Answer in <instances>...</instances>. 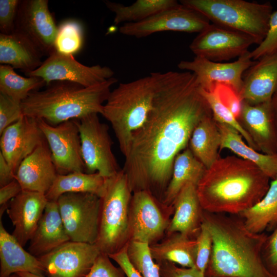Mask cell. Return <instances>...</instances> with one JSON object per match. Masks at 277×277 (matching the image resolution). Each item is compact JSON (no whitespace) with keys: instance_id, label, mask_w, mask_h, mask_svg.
Returning <instances> with one entry per match:
<instances>
[{"instance_id":"1","label":"cell","mask_w":277,"mask_h":277,"mask_svg":"<svg viewBox=\"0 0 277 277\" xmlns=\"http://www.w3.org/2000/svg\"><path fill=\"white\" fill-rule=\"evenodd\" d=\"M211 116L194 73L157 72L151 108L132 134L122 169L132 191H156L163 198L176 156L187 148L197 125Z\"/></svg>"},{"instance_id":"2","label":"cell","mask_w":277,"mask_h":277,"mask_svg":"<svg viewBox=\"0 0 277 277\" xmlns=\"http://www.w3.org/2000/svg\"><path fill=\"white\" fill-rule=\"evenodd\" d=\"M202 222L212 240L206 277H277L263 260L265 232H251L238 215L204 211Z\"/></svg>"},{"instance_id":"3","label":"cell","mask_w":277,"mask_h":277,"mask_svg":"<svg viewBox=\"0 0 277 277\" xmlns=\"http://www.w3.org/2000/svg\"><path fill=\"white\" fill-rule=\"evenodd\" d=\"M270 178L255 164L233 155L219 159L196 186L204 211L239 215L265 196Z\"/></svg>"},{"instance_id":"4","label":"cell","mask_w":277,"mask_h":277,"mask_svg":"<svg viewBox=\"0 0 277 277\" xmlns=\"http://www.w3.org/2000/svg\"><path fill=\"white\" fill-rule=\"evenodd\" d=\"M117 81L113 77L88 87L67 81L53 82L43 90L31 92L22 102L23 114L57 125L92 113L101 114L111 88Z\"/></svg>"},{"instance_id":"5","label":"cell","mask_w":277,"mask_h":277,"mask_svg":"<svg viewBox=\"0 0 277 277\" xmlns=\"http://www.w3.org/2000/svg\"><path fill=\"white\" fill-rule=\"evenodd\" d=\"M157 83V72L119 84L111 90L101 114L111 125L125 157L133 132L145 122L151 108Z\"/></svg>"},{"instance_id":"6","label":"cell","mask_w":277,"mask_h":277,"mask_svg":"<svg viewBox=\"0 0 277 277\" xmlns=\"http://www.w3.org/2000/svg\"><path fill=\"white\" fill-rule=\"evenodd\" d=\"M209 22L250 35L260 45L267 33L273 11L269 2L244 0H181Z\"/></svg>"},{"instance_id":"7","label":"cell","mask_w":277,"mask_h":277,"mask_svg":"<svg viewBox=\"0 0 277 277\" xmlns=\"http://www.w3.org/2000/svg\"><path fill=\"white\" fill-rule=\"evenodd\" d=\"M132 190L122 169L106 179L101 199L99 228L95 243L102 253H114L129 242Z\"/></svg>"},{"instance_id":"8","label":"cell","mask_w":277,"mask_h":277,"mask_svg":"<svg viewBox=\"0 0 277 277\" xmlns=\"http://www.w3.org/2000/svg\"><path fill=\"white\" fill-rule=\"evenodd\" d=\"M86 172H98L105 179L121 170L112 151V141L107 124L101 123L97 113L76 120Z\"/></svg>"},{"instance_id":"9","label":"cell","mask_w":277,"mask_h":277,"mask_svg":"<svg viewBox=\"0 0 277 277\" xmlns=\"http://www.w3.org/2000/svg\"><path fill=\"white\" fill-rule=\"evenodd\" d=\"M70 241L95 244L99 228L100 197L90 193H67L57 200Z\"/></svg>"},{"instance_id":"10","label":"cell","mask_w":277,"mask_h":277,"mask_svg":"<svg viewBox=\"0 0 277 277\" xmlns=\"http://www.w3.org/2000/svg\"><path fill=\"white\" fill-rule=\"evenodd\" d=\"M37 120L50 150L57 174L86 172L76 120L57 125H50L43 119Z\"/></svg>"},{"instance_id":"11","label":"cell","mask_w":277,"mask_h":277,"mask_svg":"<svg viewBox=\"0 0 277 277\" xmlns=\"http://www.w3.org/2000/svg\"><path fill=\"white\" fill-rule=\"evenodd\" d=\"M210 24L198 12L180 3L142 21L123 24L119 31L127 36L141 38L162 31L199 33Z\"/></svg>"},{"instance_id":"12","label":"cell","mask_w":277,"mask_h":277,"mask_svg":"<svg viewBox=\"0 0 277 277\" xmlns=\"http://www.w3.org/2000/svg\"><path fill=\"white\" fill-rule=\"evenodd\" d=\"M114 74L109 67L86 66L76 61L73 55L54 51L37 69L25 75L40 77L46 85L55 81H67L88 87L106 81L113 77Z\"/></svg>"},{"instance_id":"13","label":"cell","mask_w":277,"mask_h":277,"mask_svg":"<svg viewBox=\"0 0 277 277\" xmlns=\"http://www.w3.org/2000/svg\"><path fill=\"white\" fill-rule=\"evenodd\" d=\"M254 44L258 43L250 35L212 23L198 34L189 48L195 56L218 62L239 57Z\"/></svg>"},{"instance_id":"14","label":"cell","mask_w":277,"mask_h":277,"mask_svg":"<svg viewBox=\"0 0 277 277\" xmlns=\"http://www.w3.org/2000/svg\"><path fill=\"white\" fill-rule=\"evenodd\" d=\"M48 0H23L15 22V31L32 42L44 55L54 50L58 26L50 11Z\"/></svg>"},{"instance_id":"15","label":"cell","mask_w":277,"mask_h":277,"mask_svg":"<svg viewBox=\"0 0 277 277\" xmlns=\"http://www.w3.org/2000/svg\"><path fill=\"white\" fill-rule=\"evenodd\" d=\"M250 51L233 62L220 63L195 56L192 61H182L178 68L194 73L203 89L211 91L216 84L231 87L239 94L243 84V74L256 61L252 60Z\"/></svg>"},{"instance_id":"16","label":"cell","mask_w":277,"mask_h":277,"mask_svg":"<svg viewBox=\"0 0 277 277\" xmlns=\"http://www.w3.org/2000/svg\"><path fill=\"white\" fill-rule=\"evenodd\" d=\"M101 252L95 244L70 241L38 259L49 277H85Z\"/></svg>"},{"instance_id":"17","label":"cell","mask_w":277,"mask_h":277,"mask_svg":"<svg viewBox=\"0 0 277 277\" xmlns=\"http://www.w3.org/2000/svg\"><path fill=\"white\" fill-rule=\"evenodd\" d=\"M168 226L152 194L146 190L134 192L130 205L129 241L150 245Z\"/></svg>"},{"instance_id":"18","label":"cell","mask_w":277,"mask_h":277,"mask_svg":"<svg viewBox=\"0 0 277 277\" xmlns=\"http://www.w3.org/2000/svg\"><path fill=\"white\" fill-rule=\"evenodd\" d=\"M0 135V152L15 173L21 162L45 140L37 119L24 115Z\"/></svg>"},{"instance_id":"19","label":"cell","mask_w":277,"mask_h":277,"mask_svg":"<svg viewBox=\"0 0 277 277\" xmlns=\"http://www.w3.org/2000/svg\"><path fill=\"white\" fill-rule=\"evenodd\" d=\"M270 102L251 105L243 101L238 118L258 150L266 154L277 153V125Z\"/></svg>"},{"instance_id":"20","label":"cell","mask_w":277,"mask_h":277,"mask_svg":"<svg viewBox=\"0 0 277 277\" xmlns=\"http://www.w3.org/2000/svg\"><path fill=\"white\" fill-rule=\"evenodd\" d=\"M48 201L44 193L22 190L9 203L6 211L14 226L12 234L23 247L32 236Z\"/></svg>"},{"instance_id":"21","label":"cell","mask_w":277,"mask_h":277,"mask_svg":"<svg viewBox=\"0 0 277 277\" xmlns=\"http://www.w3.org/2000/svg\"><path fill=\"white\" fill-rule=\"evenodd\" d=\"M246 72L240 100L251 105L270 101L277 89V51L259 58Z\"/></svg>"},{"instance_id":"22","label":"cell","mask_w":277,"mask_h":277,"mask_svg":"<svg viewBox=\"0 0 277 277\" xmlns=\"http://www.w3.org/2000/svg\"><path fill=\"white\" fill-rule=\"evenodd\" d=\"M57 174L45 140L21 162L15 173V180L23 190L46 194Z\"/></svg>"},{"instance_id":"23","label":"cell","mask_w":277,"mask_h":277,"mask_svg":"<svg viewBox=\"0 0 277 277\" xmlns=\"http://www.w3.org/2000/svg\"><path fill=\"white\" fill-rule=\"evenodd\" d=\"M70 241L63 223L57 201H48L29 241V252L38 258Z\"/></svg>"},{"instance_id":"24","label":"cell","mask_w":277,"mask_h":277,"mask_svg":"<svg viewBox=\"0 0 277 277\" xmlns=\"http://www.w3.org/2000/svg\"><path fill=\"white\" fill-rule=\"evenodd\" d=\"M173 204L174 213L169 224L168 231L195 238L193 236H196L200 231L204 211L197 195L196 185L191 182L186 184Z\"/></svg>"},{"instance_id":"25","label":"cell","mask_w":277,"mask_h":277,"mask_svg":"<svg viewBox=\"0 0 277 277\" xmlns=\"http://www.w3.org/2000/svg\"><path fill=\"white\" fill-rule=\"evenodd\" d=\"M0 277H9L18 272L44 276L45 268L38 258L26 251L10 234L0 220Z\"/></svg>"},{"instance_id":"26","label":"cell","mask_w":277,"mask_h":277,"mask_svg":"<svg viewBox=\"0 0 277 277\" xmlns=\"http://www.w3.org/2000/svg\"><path fill=\"white\" fill-rule=\"evenodd\" d=\"M44 55L28 38L14 30L9 34L0 33V63L18 69L25 74L37 69Z\"/></svg>"},{"instance_id":"27","label":"cell","mask_w":277,"mask_h":277,"mask_svg":"<svg viewBox=\"0 0 277 277\" xmlns=\"http://www.w3.org/2000/svg\"><path fill=\"white\" fill-rule=\"evenodd\" d=\"M216 124L221 135L220 151L229 149L239 157L255 164L271 180L277 179V153H260L246 144L235 129L218 122Z\"/></svg>"},{"instance_id":"28","label":"cell","mask_w":277,"mask_h":277,"mask_svg":"<svg viewBox=\"0 0 277 277\" xmlns=\"http://www.w3.org/2000/svg\"><path fill=\"white\" fill-rule=\"evenodd\" d=\"M206 170L189 147L179 153L174 161L171 178L164 194L163 203L173 204L179 192L188 183L197 186Z\"/></svg>"},{"instance_id":"29","label":"cell","mask_w":277,"mask_h":277,"mask_svg":"<svg viewBox=\"0 0 277 277\" xmlns=\"http://www.w3.org/2000/svg\"><path fill=\"white\" fill-rule=\"evenodd\" d=\"M106 179L98 172H74L57 174L51 187L45 194L48 201H57L67 193H90L100 197L102 195Z\"/></svg>"},{"instance_id":"30","label":"cell","mask_w":277,"mask_h":277,"mask_svg":"<svg viewBox=\"0 0 277 277\" xmlns=\"http://www.w3.org/2000/svg\"><path fill=\"white\" fill-rule=\"evenodd\" d=\"M238 215L251 232L272 231L277 226V179L271 180L260 201Z\"/></svg>"},{"instance_id":"31","label":"cell","mask_w":277,"mask_h":277,"mask_svg":"<svg viewBox=\"0 0 277 277\" xmlns=\"http://www.w3.org/2000/svg\"><path fill=\"white\" fill-rule=\"evenodd\" d=\"M221 135L213 116L203 119L193 130L189 148L194 156L206 168L218 159Z\"/></svg>"},{"instance_id":"32","label":"cell","mask_w":277,"mask_h":277,"mask_svg":"<svg viewBox=\"0 0 277 277\" xmlns=\"http://www.w3.org/2000/svg\"><path fill=\"white\" fill-rule=\"evenodd\" d=\"M195 238L173 233L163 242L150 245L152 256L158 262H168L185 268L196 267Z\"/></svg>"},{"instance_id":"33","label":"cell","mask_w":277,"mask_h":277,"mask_svg":"<svg viewBox=\"0 0 277 277\" xmlns=\"http://www.w3.org/2000/svg\"><path fill=\"white\" fill-rule=\"evenodd\" d=\"M105 4L114 13L113 23L117 25L142 21L180 3L175 0H137L129 6L109 1H105Z\"/></svg>"},{"instance_id":"34","label":"cell","mask_w":277,"mask_h":277,"mask_svg":"<svg viewBox=\"0 0 277 277\" xmlns=\"http://www.w3.org/2000/svg\"><path fill=\"white\" fill-rule=\"evenodd\" d=\"M46 85L45 82L36 76L23 77L17 74L8 65H0V93L22 102L32 91Z\"/></svg>"},{"instance_id":"35","label":"cell","mask_w":277,"mask_h":277,"mask_svg":"<svg viewBox=\"0 0 277 277\" xmlns=\"http://www.w3.org/2000/svg\"><path fill=\"white\" fill-rule=\"evenodd\" d=\"M83 39L81 24L73 19L65 21L58 26L54 50L62 54L73 55L81 49Z\"/></svg>"},{"instance_id":"36","label":"cell","mask_w":277,"mask_h":277,"mask_svg":"<svg viewBox=\"0 0 277 277\" xmlns=\"http://www.w3.org/2000/svg\"><path fill=\"white\" fill-rule=\"evenodd\" d=\"M127 245L129 259L143 277H161L160 266L154 262L149 244L130 241Z\"/></svg>"},{"instance_id":"37","label":"cell","mask_w":277,"mask_h":277,"mask_svg":"<svg viewBox=\"0 0 277 277\" xmlns=\"http://www.w3.org/2000/svg\"><path fill=\"white\" fill-rule=\"evenodd\" d=\"M201 92L210 107L214 120L216 122L229 125L235 129L245 139L249 146L259 151L248 133L242 127L231 111L222 103L216 93L213 91H206L202 88Z\"/></svg>"},{"instance_id":"38","label":"cell","mask_w":277,"mask_h":277,"mask_svg":"<svg viewBox=\"0 0 277 277\" xmlns=\"http://www.w3.org/2000/svg\"><path fill=\"white\" fill-rule=\"evenodd\" d=\"M195 239V267L205 274L211 254L212 240L209 230L203 222Z\"/></svg>"},{"instance_id":"39","label":"cell","mask_w":277,"mask_h":277,"mask_svg":"<svg viewBox=\"0 0 277 277\" xmlns=\"http://www.w3.org/2000/svg\"><path fill=\"white\" fill-rule=\"evenodd\" d=\"M21 103L0 93V134L23 115Z\"/></svg>"},{"instance_id":"40","label":"cell","mask_w":277,"mask_h":277,"mask_svg":"<svg viewBox=\"0 0 277 277\" xmlns=\"http://www.w3.org/2000/svg\"><path fill=\"white\" fill-rule=\"evenodd\" d=\"M277 51V10L273 12L270 18L269 28L263 42L252 51L250 55L252 60H259L264 55Z\"/></svg>"},{"instance_id":"41","label":"cell","mask_w":277,"mask_h":277,"mask_svg":"<svg viewBox=\"0 0 277 277\" xmlns=\"http://www.w3.org/2000/svg\"><path fill=\"white\" fill-rule=\"evenodd\" d=\"M20 0H0V32L4 34L12 33Z\"/></svg>"},{"instance_id":"42","label":"cell","mask_w":277,"mask_h":277,"mask_svg":"<svg viewBox=\"0 0 277 277\" xmlns=\"http://www.w3.org/2000/svg\"><path fill=\"white\" fill-rule=\"evenodd\" d=\"M108 254L101 252L85 277H127L123 270L111 263Z\"/></svg>"},{"instance_id":"43","label":"cell","mask_w":277,"mask_h":277,"mask_svg":"<svg viewBox=\"0 0 277 277\" xmlns=\"http://www.w3.org/2000/svg\"><path fill=\"white\" fill-rule=\"evenodd\" d=\"M216 93L222 103L226 106L238 119L240 116L242 102L238 93L229 86L216 84L212 91Z\"/></svg>"},{"instance_id":"44","label":"cell","mask_w":277,"mask_h":277,"mask_svg":"<svg viewBox=\"0 0 277 277\" xmlns=\"http://www.w3.org/2000/svg\"><path fill=\"white\" fill-rule=\"evenodd\" d=\"M262 258L267 269L277 276V226L266 238L262 249Z\"/></svg>"},{"instance_id":"45","label":"cell","mask_w":277,"mask_h":277,"mask_svg":"<svg viewBox=\"0 0 277 277\" xmlns=\"http://www.w3.org/2000/svg\"><path fill=\"white\" fill-rule=\"evenodd\" d=\"M157 264L160 266L161 277H206L196 267H179L168 262H161Z\"/></svg>"},{"instance_id":"46","label":"cell","mask_w":277,"mask_h":277,"mask_svg":"<svg viewBox=\"0 0 277 277\" xmlns=\"http://www.w3.org/2000/svg\"><path fill=\"white\" fill-rule=\"evenodd\" d=\"M127 244L118 251L109 254L108 256L119 265L127 277H143L133 267L129 259Z\"/></svg>"},{"instance_id":"47","label":"cell","mask_w":277,"mask_h":277,"mask_svg":"<svg viewBox=\"0 0 277 277\" xmlns=\"http://www.w3.org/2000/svg\"><path fill=\"white\" fill-rule=\"evenodd\" d=\"M22 188L19 183L14 180L0 188V219L4 212L7 210L10 201L16 196Z\"/></svg>"},{"instance_id":"48","label":"cell","mask_w":277,"mask_h":277,"mask_svg":"<svg viewBox=\"0 0 277 277\" xmlns=\"http://www.w3.org/2000/svg\"><path fill=\"white\" fill-rule=\"evenodd\" d=\"M15 180V173L0 152V187Z\"/></svg>"},{"instance_id":"49","label":"cell","mask_w":277,"mask_h":277,"mask_svg":"<svg viewBox=\"0 0 277 277\" xmlns=\"http://www.w3.org/2000/svg\"><path fill=\"white\" fill-rule=\"evenodd\" d=\"M270 103L273 115L277 125V89L271 98Z\"/></svg>"},{"instance_id":"50","label":"cell","mask_w":277,"mask_h":277,"mask_svg":"<svg viewBox=\"0 0 277 277\" xmlns=\"http://www.w3.org/2000/svg\"><path fill=\"white\" fill-rule=\"evenodd\" d=\"M16 274L21 277H45L44 276L37 275L29 272H18Z\"/></svg>"},{"instance_id":"51","label":"cell","mask_w":277,"mask_h":277,"mask_svg":"<svg viewBox=\"0 0 277 277\" xmlns=\"http://www.w3.org/2000/svg\"><path fill=\"white\" fill-rule=\"evenodd\" d=\"M9 277H21V276L18 275L17 274L15 273V274L11 275Z\"/></svg>"}]
</instances>
